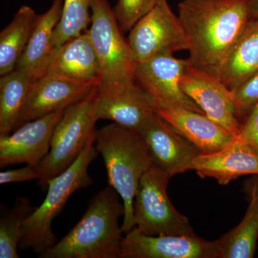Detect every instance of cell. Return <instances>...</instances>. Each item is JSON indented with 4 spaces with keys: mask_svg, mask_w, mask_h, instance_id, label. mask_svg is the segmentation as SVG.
<instances>
[{
    "mask_svg": "<svg viewBox=\"0 0 258 258\" xmlns=\"http://www.w3.org/2000/svg\"><path fill=\"white\" fill-rule=\"evenodd\" d=\"M178 10L190 63L217 77L250 20L249 0H182Z\"/></svg>",
    "mask_w": 258,
    "mask_h": 258,
    "instance_id": "6da1fadb",
    "label": "cell"
},
{
    "mask_svg": "<svg viewBox=\"0 0 258 258\" xmlns=\"http://www.w3.org/2000/svg\"><path fill=\"white\" fill-rule=\"evenodd\" d=\"M120 196L108 185L96 194L81 220L40 258H120L124 215Z\"/></svg>",
    "mask_w": 258,
    "mask_h": 258,
    "instance_id": "7a4b0ae2",
    "label": "cell"
},
{
    "mask_svg": "<svg viewBox=\"0 0 258 258\" xmlns=\"http://www.w3.org/2000/svg\"><path fill=\"white\" fill-rule=\"evenodd\" d=\"M95 147L106 166L108 184L124 206L121 227L125 234L136 227L134 202L141 178L153 166L140 134L113 123L97 130Z\"/></svg>",
    "mask_w": 258,
    "mask_h": 258,
    "instance_id": "3957f363",
    "label": "cell"
},
{
    "mask_svg": "<svg viewBox=\"0 0 258 258\" xmlns=\"http://www.w3.org/2000/svg\"><path fill=\"white\" fill-rule=\"evenodd\" d=\"M96 136L90 139L72 165L47 182L46 198L24 223L19 243V249L22 251L31 249L40 256L57 242L52 230L54 219L73 194L92 184L88 169L98 155L94 147Z\"/></svg>",
    "mask_w": 258,
    "mask_h": 258,
    "instance_id": "277c9868",
    "label": "cell"
},
{
    "mask_svg": "<svg viewBox=\"0 0 258 258\" xmlns=\"http://www.w3.org/2000/svg\"><path fill=\"white\" fill-rule=\"evenodd\" d=\"M98 86L64 109L51 139L50 152L38 166L40 187L72 165L90 139L96 134Z\"/></svg>",
    "mask_w": 258,
    "mask_h": 258,
    "instance_id": "5b68a950",
    "label": "cell"
},
{
    "mask_svg": "<svg viewBox=\"0 0 258 258\" xmlns=\"http://www.w3.org/2000/svg\"><path fill=\"white\" fill-rule=\"evenodd\" d=\"M90 25L87 31L101 69L98 89L106 91L134 82L136 62L108 0H93Z\"/></svg>",
    "mask_w": 258,
    "mask_h": 258,
    "instance_id": "8992f818",
    "label": "cell"
},
{
    "mask_svg": "<svg viewBox=\"0 0 258 258\" xmlns=\"http://www.w3.org/2000/svg\"><path fill=\"white\" fill-rule=\"evenodd\" d=\"M171 178L154 166L141 178L134 202L136 227L147 235H196L189 219L176 210L168 197Z\"/></svg>",
    "mask_w": 258,
    "mask_h": 258,
    "instance_id": "52a82bcc",
    "label": "cell"
},
{
    "mask_svg": "<svg viewBox=\"0 0 258 258\" xmlns=\"http://www.w3.org/2000/svg\"><path fill=\"white\" fill-rule=\"evenodd\" d=\"M136 64L156 56L188 50L178 16L167 2L155 5L131 29L128 39Z\"/></svg>",
    "mask_w": 258,
    "mask_h": 258,
    "instance_id": "ba28073f",
    "label": "cell"
},
{
    "mask_svg": "<svg viewBox=\"0 0 258 258\" xmlns=\"http://www.w3.org/2000/svg\"><path fill=\"white\" fill-rule=\"evenodd\" d=\"M181 89L210 119L235 137H240L241 122L233 92L216 76L190 62L180 81Z\"/></svg>",
    "mask_w": 258,
    "mask_h": 258,
    "instance_id": "9c48e42d",
    "label": "cell"
},
{
    "mask_svg": "<svg viewBox=\"0 0 258 258\" xmlns=\"http://www.w3.org/2000/svg\"><path fill=\"white\" fill-rule=\"evenodd\" d=\"M189 62V59L176 58L173 54L156 56L136 64L134 80L154 102L184 107L205 114L180 85Z\"/></svg>",
    "mask_w": 258,
    "mask_h": 258,
    "instance_id": "30bf717a",
    "label": "cell"
},
{
    "mask_svg": "<svg viewBox=\"0 0 258 258\" xmlns=\"http://www.w3.org/2000/svg\"><path fill=\"white\" fill-rule=\"evenodd\" d=\"M120 258H220V252L217 241L197 235H147L135 227L125 234Z\"/></svg>",
    "mask_w": 258,
    "mask_h": 258,
    "instance_id": "8fae6325",
    "label": "cell"
},
{
    "mask_svg": "<svg viewBox=\"0 0 258 258\" xmlns=\"http://www.w3.org/2000/svg\"><path fill=\"white\" fill-rule=\"evenodd\" d=\"M64 111L27 122L13 134L0 135V167L25 163L38 168L50 152L51 139Z\"/></svg>",
    "mask_w": 258,
    "mask_h": 258,
    "instance_id": "7c38bea8",
    "label": "cell"
},
{
    "mask_svg": "<svg viewBox=\"0 0 258 258\" xmlns=\"http://www.w3.org/2000/svg\"><path fill=\"white\" fill-rule=\"evenodd\" d=\"M139 134L145 142L153 166L171 177L191 170L194 159L201 154L157 113Z\"/></svg>",
    "mask_w": 258,
    "mask_h": 258,
    "instance_id": "4fadbf2b",
    "label": "cell"
},
{
    "mask_svg": "<svg viewBox=\"0 0 258 258\" xmlns=\"http://www.w3.org/2000/svg\"><path fill=\"white\" fill-rule=\"evenodd\" d=\"M99 83L44 75L32 83L15 129L30 120L66 109L89 94Z\"/></svg>",
    "mask_w": 258,
    "mask_h": 258,
    "instance_id": "5bb4252c",
    "label": "cell"
},
{
    "mask_svg": "<svg viewBox=\"0 0 258 258\" xmlns=\"http://www.w3.org/2000/svg\"><path fill=\"white\" fill-rule=\"evenodd\" d=\"M155 113L154 100L135 81L106 91L98 88V120H111L139 133Z\"/></svg>",
    "mask_w": 258,
    "mask_h": 258,
    "instance_id": "9a60e30c",
    "label": "cell"
},
{
    "mask_svg": "<svg viewBox=\"0 0 258 258\" xmlns=\"http://www.w3.org/2000/svg\"><path fill=\"white\" fill-rule=\"evenodd\" d=\"M154 103L156 113L201 154L217 152L237 138L200 112L184 107Z\"/></svg>",
    "mask_w": 258,
    "mask_h": 258,
    "instance_id": "2e32d148",
    "label": "cell"
},
{
    "mask_svg": "<svg viewBox=\"0 0 258 258\" xmlns=\"http://www.w3.org/2000/svg\"><path fill=\"white\" fill-rule=\"evenodd\" d=\"M191 170L201 177L212 178L220 184L227 185L242 176L258 175V152L237 137L217 152L199 154Z\"/></svg>",
    "mask_w": 258,
    "mask_h": 258,
    "instance_id": "e0dca14e",
    "label": "cell"
},
{
    "mask_svg": "<svg viewBox=\"0 0 258 258\" xmlns=\"http://www.w3.org/2000/svg\"><path fill=\"white\" fill-rule=\"evenodd\" d=\"M81 82H99L101 69L87 30L55 49L46 74Z\"/></svg>",
    "mask_w": 258,
    "mask_h": 258,
    "instance_id": "ac0fdd59",
    "label": "cell"
},
{
    "mask_svg": "<svg viewBox=\"0 0 258 258\" xmlns=\"http://www.w3.org/2000/svg\"><path fill=\"white\" fill-rule=\"evenodd\" d=\"M64 0H53L50 9L38 19L30 41L16 69L28 74L34 81L46 74L55 49L52 36L62 15Z\"/></svg>",
    "mask_w": 258,
    "mask_h": 258,
    "instance_id": "d6986e66",
    "label": "cell"
},
{
    "mask_svg": "<svg viewBox=\"0 0 258 258\" xmlns=\"http://www.w3.org/2000/svg\"><path fill=\"white\" fill-rule=\"evenodd\" d=\"M248 208L242 221L217 240L220 258L254 257L258 239V175L244 186Z\"/></svg>",
    "mask_w": 258,
    "mask_h": 258,
    "instance_id": "ffe728a7",
    "label": "cell"
},
{
    "mask_svg": "<svg viewBox=\"0 0 258 258\" xmlns=\"http://www.w3.org/2000/svg\"><path fill=\"white\" fill-rule=\"evenodd\" d=\"M258 74V18L250 19L217 77L231 91Z\"/></svg>",
    "mask_w": 258,
    "mask_h": 258,
    "instance_id": "44dd1931",
    "label": "cell"
},
{
    "mask_svg": "<svg viewBox=\"0 0 258 258\" xmlns=\"http://www.w3.org/2000/svg\"><path fill=\"white\" fill-rule=\"evenodd\" d=\"M38 15L28 5L22 6L11 23L0 33V76L16 69L28 46Z\"/></svg>",
    "mask_w": 258,
    "mask_h": 258,
    "instance_id": "7402d4cb",
    "label": "cell"
},
{
    "mask_svg": "<svg viewBox=\"0 0 258 258\" xmlns=\"http://www.w3.org/2000/svg\"><path fill=\"white\" fill-rule=\"evenodd\" d=\"M34 82L28 74L18 69L1 76L0 135L11 134L16 128Z\"/></svg>",
    "mask_w": 258,
    "mask_h": 258,
    "instance_id": "603a6c76",
    "label": "cell"
},
{
    "mask_svg": "<svg viewBox=\"0 0 258 258\" xmlns=\"http://www.w3.org/2000/svg\"><path fill=\"white\" fill-rule=\"evenodd\" d=\"M25 197L15 199V205L7 208L1 205L0 258H18L19 243L25 220L35 210Z\"/></svg>",
    "mask_w": 258,
    "mask_h": 258,
    "instance_id": "cb8c5ba5",
    "label": "cell"
},
{
    "mask_svg": "<svg viewBox=\"0 0 258 258\" xmlns=\"http://www.w3.org/2000/svg\"><path fill=\"white\" fill-rule=\"evenodd\" d=\"M93 1L64 0L60 21L52 36V45L55 48L88 30V25L91 23L90 12Z\"/></svg>",
    "mask_w": 258,
    "mask_h": 258,
    "instance_id": "d4e9b609",
    "label": "cell"
},
{
    "mask_svg": "<svg viewBox=\"0 0 258 258\" xmlns=\"http://www.w3.org/2000/svg\"><path fill=\"white\" fill-rule=\"evenodd\" d=\"M157 4V0H118L113 12L122 31H130Z\"/></svg>",
    "mask_w": 258,
    "mask_h": 258,
    "instance_id": "484cf974",
    "label": "cell"
},
{
    "mask_svg": "<svg viewBox=\"0 0 258 258\" xmlns=\"http://www.w3.org/2000/svg\"><path fill=\"white\" fill-rule=\"evenodd\" d=\"M232 91L235 97L239 118L240 120H243L258 103V74Z\"/></svg>",
    "mask_w": 258,
    "mask_h": 258,
    "instance_id": "4316f807",
    "label": "cell"
},
{
    "mask_svg": "<svg viewBox=\"0 0 258 258\" xmlns=\"http://www.w3.org/2000/svg\"><path fill=\"white\" fill-rule=\"evenodd\" d=\"M240 137L258 152V103L241 122Z\"/></svg>",
    "mask_w": 258,
    "mask_h": 258,
    "instance_id": "83f0119b",
    "label": "cell"
},
{
    "mask_svg": "<svg viewBox=\"0 0 258 258\" xmlns=\"http://www.w3.org/2000/svg\"><path fill=\"white\" fill-rule=\"evenodd\" d=\"M40 177L38 168L27 165L21 169L1 171L0 184H10V183L23 182V181L35 179L39 180Z\"/></svg>",
    "mask_w": 258,
    "mask_h": 258,
    "instance_id": "f1b7e54d",
    "label": "cell"
},
{
    "mask_svg": "<svg viewBox=\"0 0 258 258\" xmlns=\"http://www.w3.org/2000/svg\"><path fill=\"white\" fill-rule=\"evenodd\" d=\"M249 12L250 19L258 18V0H249Z\"/></svg>",
    "mask_w": 258,
    "mask_h": 258,
    "instance_id": "f546056e",
    "label": "cell"
},
{
    "mask_svg": "<svg viewBox=\"0 0 258 258\" xmlns=\"http://www.w3.org/2000/svg\"><path fill=\"white\" fill-rule=\"evenodd\" d=\"M157 4H159V3H166V0H157Z\"/></svg>",
    "mask_w": 258,
    "mask_h": 258,
    "instance_id": "4dcf8cb0",
    "label": "cell"
}]
</instances>
